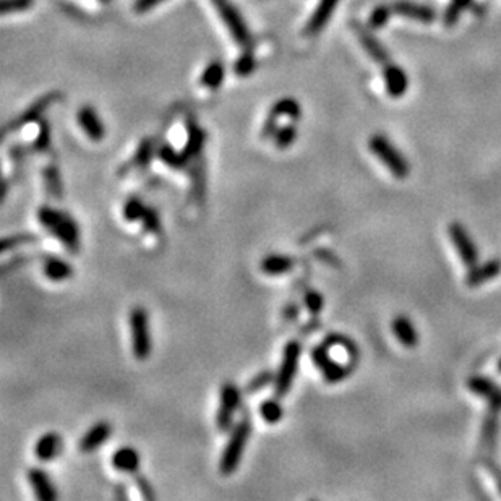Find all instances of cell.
Returning a JSON list of instances; mask_svg holds the SVG:
<instances>
[{"instance_id": "6da1fadb", "label": "cell", "mask_w": 501, "mask_h": 501, "mask_svg": "<svg viewBox=\"0 0 501 501\" xmlns=\"http://www.w3.org/2000/svg\"><path fill=\"white\" fill-rule=\"evenodd\" d=\"M39 224L51 232L71 254L80 250V227L76 221L65 211L54 206H41L36 213Z\"/></svg>"}, {"instance_id": "7a4b0ae2", "label": "cell", "mask_w": 501, "mask_h": 501, "mask_svg": "<svg viewBox=\"0 0 501 501\" xmlns=\"http://www.w3.org/2000/svg\"><path fill=\"white\" fill-rule=\"evenodd\" d=\"M252 435V417L248 412H243L236 425L232 428L231 436L224 446L223 454L219 459V472L223 476H231L237 471L238 464L243 456V449L248 443V438Z\"/></svg>"}, {"instance_id": "3957f363", "label": "cell", "mask_w": 501, "mask_h": 501, "mask_svg": "<svg viewBox=\"0 0 501 501\" xmlns=\"http://www.w3.org/2000/svg\"><path fill=\"white\" fill-rule=\"evenodd\" d=\"M368 148L370 151L373 153V156H377L378 159L383 162V166H385L396 179L403 180L410 174L409 161L405 159L403 153H401L398 148L390 142V138L385 137V135L380 133L372 135L368 140Z\"/></svg>"}, {"instance_id": "277c9868", "label": "cell", "mask_w": 501, "mask_h": 501, "mask_svg": "<svg viewBox=\"0 0 501 501\" xmlns=\"http://www.w3.org/2000/svg\"><path fill=\"white\" fill-rule=\"evenodd\" d=\"M300 355L302 344L297 339L289 341L284 346L282 360L279 364L276 378H274V392H276L278 398H284L291 391L292 383L296 380L297 370H299L300 365Z\"/></svg>"}, {"instance_id": "5b68a950", "label": "cell", "mask_w": 501, "mask_h": 501, "mask_svg": "<svg viewBox=\"0 0 501 501\" xmlns=\"http://www.w3.org/2000/svg\"><path fill=\"white\" fill-rule=\"evenodd\" d=\"M130 333H132V352L135 359L143 362L151 354L150 317L143 307H135L129 313Z\"/></svg>"}, {"instance_id": "8992f818", "label": "cell", "mask_w": 501, "mask_h": 501, "mask_svg": "<svg viewBox=\"0 0 501 501\" xmlns=\"http://www.w3.org/2000/svg\"><path fill=\"white\" fill-rule=\"evenodd\" d=\"M242 392L232 381H225L219 390V408L216 412V427L219 432L231 430L234 425V415L241 408Z\"/></svg>"}, {"instance_id": "52a82bcc", "label": "cell", "mask_w": 501, "mask_h": 501, "mask_svg": "<svg viewBox=\"0 0 501 501\" xmlns=\"http://www.w3.org/2000/svg\"><path fill=\"white\" fill-rule=\"evenodd\" d=\"M216 10H218L219 16L223 18L225 28L229 30V33L234 39H236L237 44H241L242 47H248L252 43V34L248 31V26L243 21V18L236 7L232 5L231 0H211Z\"/></svg>"}, {"instance_id": "ba28073f", "label": "cell", "mask_w": 501, "mask_h": 501, "mask_svg": "<svg viewBox=\"0 0 501 501\" xmlns=\"http://www.w3.org/2000/svg\"><path fill=\"white\" fill-rule=\"evenodd\" d=\"M311 359H313L315 365H317L320 372H322L324 380L329 383L344 380L346 377H349L352 373V365H344L337 362V360H334L331 350L328 349V346L324 344V342L318 347H315L313 352H311Z\"/></svg>"}, {"instance_id": "9c48e42d", "label": "cell", "mask_w": 501, "mask_h": 501, "mask_svg": "<svg viewBox=\"0 0 501 501\" xmlns=\"http://www.w3.org/2000/svg\"><path fill=\"white\" fill-rule=\"evenodd\" d=\"M448 234L463 263L467 268L476 266L478 263V248L467 229L461 223H451L448 225Z\"/></svg>"}, {"instance_id": "30bf717a", "label": "cell", "mask_w": 501, "mask_h": 501, "mask_svg": "<svg viewBox=\"0 0 501 501\" xmlns=\"http://www.w3.org/2000/svg\"><path fill=\"white\" fill-rule=\"evenodd\" d=\"M501 273V260L493 258L485 261V263L476 265L472 268H469V273L466 274V282L467 287H480L484 284L490 282L491 279H495L496 276H500Z\"/></svg>"}, {"instance_id": "8fae6325", "label": "cell", "mask_w": 501, "mask_h": 501, "mask_svg": "<svg viewBox=\"0 0 501 501\" xmlns=\"http://www.w3.org/2000/svg\"><path fill=\"white\" fill-rule=\"evenodd\" d=\"M28 482L34 491V496L41 501H56L57 490L49 474L41 467H33L28 471Z\"/></svg>"}, {"instance_id": "7c38bea8", "label": "cell", "mask_w": 501, "mask_h": 501, "mask_svg": "<svg viewBox=\"0 0 501 501\" xmlns=\"http://www.w3.org/2000/svg\"><path fill=\"white\" fill-rule=\"evenodd\" d=\"M354 30H355V34H357V38L360 41V44H362L364 49H365V52H367L368 56L372 57L373 62H377V64H381V65L390 64V62H391L390 54H388L386 49L383 47V44L380 43V41L375 38V36L370 33L367 28H364L362 25L354 23Z\"/></svg>"}, {"instance_id": "4fadbf2b", "label": "cell", "mask_w": 501, "mask_h": 501, "mask_svg": "<svg viewBox=\"0 0 501 501\" xmlns=\"http://www.w3.org/2000/svg\"><path fill=\"white\" fill-rule=\"evenodd\" d=\"M112 427L107 421H99L94 423V425L89 428V430L81 436L80 440V451L81 453H94L99 446L107 443V440L111 438Z\"/></svg>"}, {"instance_id": "5bb4252c", "label": "cell", "mask_w": 501, "mask_h": 501, "mask_svg": "<svg viewBox=\"0 0 501 501\" xmlns=\"http://www.w3.org/2000/svg\"><path fill=\"white\" fill-rule=\"evenodd\" d=\"M383 80H385L386 93L391 98H401L408 93L409 89V78L404 69H401L396 64H386L383 69Z\"/></svg>"}, {"instance_id": "9a60e30c", "label": "cell", "mask_w": 501, "mask_h": 501, "mask_svg": "<svg viewBox=\"0 0 501 501\" xmlns=\"http://www.w3.org/2000/svg\"><path fill=\"white\" fill-rule=\"evenodd\" d=\"M337 3H339V0H320L315 12L311 13L310 20L307 21L304 30L305 36H317L328 25V21L331 20Z\"/></svg>"}, {"instance_id": "2e32d148", "label": "cell", "mask_w": 501, "mask_h": 501, "mask_svg": "<svg viewBox=\"0 0 501 501\" xmlns=\"http://www.w3.org/2000/svg\"><path fill=\"white\" fill-rule=\"evenodd\" d=\"M467 388L474 392V394L489 401V404L493 409H501V388L496 385L495 381H491L485 377H478L477 375V377L469 378Z\"/></svg>"}, {"instance_id": "e0dca14e", "label": "cell", "mask_w": 501, "mask_h": 501, "mask_svg": "<svg viewBox=\"0 0 501 501\" xmlns=\"http://www.w3.org/2000/svg\"><path fill=\"white\" fill-rule=\"evenodd\" d=\"M62 446H64L62 436L57 432H47L34 443V456L39 461L49 463L60 454Z\"/></svg>"}, {"instance_id": "ac0fdd59", "label": "cell", "mask_w": 501, "mask_h": 501, "mask_svg": "<svg viewBox=\"0 0 501 501\" xmlns=\"http://www.w3.org/2000/svg\"><path fill=\"white\" fill-rule=\"evenodd\" d=\"M392 12L398 13V15H403L405 18H410V20L421 21V23L430 25L435 21L436 13L433 8L427 5H421V3L415 2H408V0H401V2H396L392 5Z\"/></svg>"}, {"instance_id": "d6986e66", "label": "cell", "mask_w": 501, "mask_h": 501, "mask_svg": "<svg viewBox=\"0 0 501 501\" xmlns=\"http://www.w3.org/2000/svg\"><path fill=\"white\" fill-rule=\"evenodd\" d=\"M78 122L80 127L87 133V137L91 140V142H101L106 135V129H104L101 119L96 114V111L93 107L85 106L78 111Z\"/></svg>"}, {"instance_id": "ffe728a7", "label": "cell", "mask_w": 501, "mask_h": 501, "mask_svg": "<svg viewBox=\"0 0 501 501\" xmlns=\"http://www.w3.org/2000/svg\"><path fill=\"white\" fill-rule=\"evenodd\" d=\"M392 334H394L396 339L399 341L401 346H404L405 349H414L419 344V333L417 328L414 326V323L405 317V315H398L394 320H392Z\"/></svg>"}, {"instance_id": "44dd1931", "label": "cell", "mask_w": 501, "mask_h": 501, "mask_svg": "<svg viewBox=\"0 0 501 501\" xmlns=\"http://www.w3.org/2000/svg\"><path fill=\"white\" fill-rule=\"evenodd\" d=\"M111 463L117 471L125 474H137L140 467V453L133 446H122L112 454Z\"/></svg>"}, {"instance_id": "7402d4cb", "label": "cell", "mask_w": 501, "mask_h": 501, "mask_svg": "<svg viewBox=\"0 0 501 501\" xmlns=\"http://www.w3.org/2000/svg\"><path fill=\"white\" fill-rule=\"evenodd\" d=\"M260 269L266 276H281V274H287L294 269V260L287 255L269 254L261 260Z\"/></svg>"}, {"instance_id": "603a6c76", "label": "cell", "mask_w": 501, "mask_h": 501, "mask_svg": "<svg viewBox=\"0 0 501 501\" xmlns=\"http://www.w3.org/2000/svg\"><path fill=\"white\" fill-rule=\"evenodd\" d=\"M44 274L52 282H62L67 281L74 276V266H71L67 260L58 258V256H47L43 265Z\"/></svg>"}, {"instance_id": "cb8c5ba5", "label": "cell", "mask_w": 501, "mask_h": 501, "mask_svg": "<svg viewBox=\"0 0 501 501\" xmlns=\"http://www.w3.org/2000/svg\"><path fill=\"white\" fill-rule=\"evenodd\" d=\"M56 99H57V94H56V93L47 94V96L39 98L38 101H34L33 104H31V106L28 107V109H26V111L23 112V115H21L20 119H18V120L15 122V124H16L15 127H21V125H26V124H30V122L38 120L39 117L43 115V112L46 111L47 107L51 106V104H52L54 101H56Z\"/></svg>"}, {"instance_id": "d4e9b609", "label": "cell", "mask_w": 501, "mask_h": 501, "mask_svg": "<svg viewBox=\"0 0 501 501\" xmlns=\"http://www.w3.org/2000/svg\"><path fill=\"white\" fill-rule=\"evenodd\" d=\"M203 144H205V132L198 127L195 122H190L188 124V135H187V143L183 146V153L187 157H193L200 155L203 150Z\"/></svg>"}, {"instance_id": "484cf974", "label": "cell", "mask_w": 501, "mask_h": 501, "mask_svg": "<svg viewBox=\"0 0 501 501\" xmlns=\"http://www.w3.org/2000/svg\"><path fill=\"white\" fill-rule=\"evenodd\" d=\"M224 75H225V69L221 62L214 60L211 62L210 65L206 67L205 71L201 75V85L208 89H218L224 81Z\"/></svg>"}, {"instance_id": "4316f807", "label": "cell", "mask_w": 501, "mask_h": 501, "mask_svg": "<svg viewBox=\"0 0 501 501\" xmlns=\"http://www.w3.org/2000/svg\"><path fill=\"white\" fill-rule=\"evenodd\" d=\"M269 114L276 115V117H289V119L297 120L300 119L302 115V109H300V104L292 98H282L274 104L273 109H271Z\"/></svg>"}, {"instance_id": "83f0119b", "label": "cell", "mask_w": 501, "mask_h": 501, "mask_svg": "<svg viewBox=\"0 0 501 501\" xmlns=\"http://www.w3.org/2000/svg\"><path fill=\"white\" fill-rule=\"evenodd\" d=\"M44 185H46V190L52 198H62L64 195V187H62V179L60 172L56 166H47L43 172Z\"/></svg>"}, {"instance_id": "f1b7e54d", "label": "cell", "mask_w": 501, "mask_h": 501, "mask_svg": "<svg viewBox=\"0 0 501 501\" xmlns=\"http://www.w3.org/2000/svg\"><path fill=\"white\" fill-rule=\"evenodd\" d=\"M159 157L166 162V166L172 167V169H183L188 159L183 151L174 150L170 144H162L159 148Z\"/></svg>"}, {"instance_id": "f546056e", "label": "cell", "mask_w": 501, "mask_h": 501, "mask_svg": "<svg viewBox=\"0 0 501 501\" xmlns=\"http://www.w3.org/2000/svg\"><path fill=\"white\" fill-rule=\"evenodd\" d=\"M260 415L263 417L265 422L274 425V423H278L282 419L284 415L282 405L278 399H266L260 405Z\"/></svg>"}, {"instance_id": "4dcf8cb0", "label": "cell", "mask_w": 501, "mask_h": 501, "mask_svg": "<svg viewBox=\"0 0 501 501\" xmlns=\"http://www.w3.org/2000/svg\"><path fill=\"white\" fill-rule=\"evenodd\" d=\"M144 210H146V206L138 197H130L122 208V214H124V219L127 223H135V221H142Z\"/></svg>"}, {"instance_id": "1f68e13d", "label": "cell", "mask_w": 501, "mask_h": 501, "mask_svg": "<svg viewBox=\"0 0 501 501\" xmlns=\"http://www.w3.org/2000/svg\"><path fill=\"white\" fill-rule=\"evenodd\" d=\"M153 153H155V146H153L151 140H143L140 143L137 153H135L132 166L137 167V169H146L153 159Z\"/></svg>"}, {"instance_id": "d6a6232c", "label": "cell", "mask_w": 501, "mask_h": 501, "mask_svg": "<svg viewBox=\"0 0 501 501\" xmlns=\"http://www.w3.org/2000/svg\"><path fill=\"white\" fill-rule=\"evenodd\" d=\"M274 378H276V375L271 373L269 370L260 372L258 375H255V377L252 378L250 381H248V385L245 386V391L248 392V394H254V392H258L261 390H265L266 386L274 385Z\"/></svg>"}, {"instance_id": "836d02e7", "label": "cell", "mask_w": 501, "mask_h": 501, "mask_svg": "<svg viewBox=\"0 0 501 501\" xmlns=\"http://www.w3.org/2000/svg\"><path fill=\"white\" fill-rule=\"evenodd\" d=\"M273 138H274V144H276L279 150H286V148H289L292 143L296 142L297 129L294 127V125H286V127L278 129Z\"/></svg>"}, {"instance_id": "e575fe53", "label": "cell", "mask_w": 501, "mask_h": 501, "mask_svg": "<svg viewBox=\"0 0 501 501\" xmlns=\"http://www.w3.org/2000/svg\"><path fill=\"white\" fill-rule=\"evenodd\" d=\"M304 304L305 309L309 310V313L317 317V315L322 313L324 307V297L318 291H315V289H309L304 296Z\"/></svg>"}, {"instance_id": "d590c367", "label": "cell", "mask_w": 501, "mask_h": 501, "mask_svg": "<svg viewBox=\"0 0 501 501\" xmlns=\"http://www.w3.org/2000/svg\"><path fill=\"white\" fill-rule=\"evenodd\" d=\"M391 13H392V7H386V5L377 7L372 13H370L368 25L372 26L373 30L383 28V26H386L388 21H390Z\"/></svg>"}, {"instance_id": "8d00e7d4", "label": "cell", "mask_w": 501, "mask_h": 501, "mask_svg": "<svg viewBox=\"0 0 501 501\" xmlns=\"http://www.w3.org/2000/svg\"><path fill=\"white\" fill-rule=\"evenodd\" d=\"M38 238H36V236H33V234H15V236H10V237H5L2 241V252L5 254V252L12 250V248H16V247H21V245H28V243H34Z\"/></svg>"}, {"instance_id": "74e56055", "label": "cell", "mask_w": 501, "mask_h": 501, "mask_svg": "<svg viewBox=\"0 0 501 501\" xmlns=\"http://www.w3.org/2000/svg\"><path fill=\"white\" fill-rule=\"evenodd\" d=\"M142 223L148 232L155 234V236L161 232V219L155 208L146 206V210H144V213L142 216Z\"/></svg>"}, {"instance_id": "f35d334b", "label": "cell", "mask_w": 501, "mask_h": 501, "mask_svg": "<svg viewBox=\"0 0 501 501\" xmlns=\"http://www.w3.org/2000/svg\"><path fill=\"white\" fill-rule=\"evenodd\" d=\"M234 70L238 76H248L252 71L255 70V58L252 56V52L245 51L241 57L237 58L236 65H234Z\"/></svg>"}, {"instance_id": "ab89813d", "label": "cell", "mask_w": 501, "mask_h": 501, "mask_svg": "<svg viewBox=\"0 0 501 501\" xmlns=\"http://www.w3.org/2000/svg\"><path fill=\"white\" fill-rule=\"evenodd\" d=\"M33 5V0H2V13L25 12Z\"/></svg>"}, {"instance_id": "60d3db41", "label": "cell", "mask_w": 501, "mask_h": 501, "mask_svg": "<svg viewBox=\"0 0 501 501\" xmlns=\"http://www.w3.org/2000/svg\"><path fill=\"white\" fill-rule=\"evenodd\" d=\"M135 485H137L140 493L143 495V498L155 500V491H153V487H151L150 482L146 480V477H143V476H140V474H137V476H135Z\"/></svg>"}, {"instance_id": "b9f144b4", "label": "cell", "mask_w": 501, "mask_h": 501, "mask_svg": "<svg viewBox=\"0 0 501 501\" xmlns=\"http://www.w3.org/2000/svg\"><path fill=\"white\" fill-rule=\"evenodd\" d=\"M461 13L463 12L459 10V8H456L454 5H451V3H449L448 8H446V10H445V15H443L445 25L448 26V28H453V26L456 23H458V20H459V16H461Z\"/></svg>"}, {"instance_id": "7bdbcfd3", "label": "cell", "mask_w": 501, "mask_h": 501, "mask_svg": "<svg viewBox=\"0 0 501 501\" xmlns=\"http://www.w3.org/2000/svg\"><path fill=\"white\" fill-rule=\"evenodd\" d=\"M276 130H278V117L269 114L268 119L265 120V125H263V130H261V135H263L265 138L274 137Z\"/></svg>"}, {"instance_id": "ee69618b", "label": "cell", "mask_w": 501, "mask_h": 501, "mask_svg": "<svg viewBox=\"0 0 501 501\" xmlns=\"http://www.w3.org/2000/svg\"><path fill=\"white\" fill-rule=\"evenodd\" d=\"M162 2H164V0H137V2H135V12L146 13Z\"/></svg>"}, {"instance_id": "f6af8a7d", "label": "cell", "mask_w": 501, "mask_h": 501, "mask_svg": "<svg viewBox=\"0 0 501 501\" xmlns=\"http://www.w3.org/2000/svg\"><path fill=\"white\" fill-rule=\"evenodd\" d=\"M49 137H51L49 127L46 124H43V127H41V132L38 135V140H36V148H38L39 151L46 150V148L49 146Z\"/></svg>"}, {"instance_id": "bcb514c9", "label": "cell", "mask_w": 501, "mask_h": 501, "mask_svg": "<svg viewBox=\"0 0 501 501\" xmlns=\"http://www.w3.org/2000/svg\"><path fill=\"white\" fill-rule=\"evenodd\" d=\"M299 313H300L299 305H297V304H289V305L284 307L282 317H284V320H286V322L291 323V322H296L297 317H299Z\"/></svg>"}, {"instance_id": "7dc6e473", "label": "cell", "mask_w": 501, "mask_h": 501, "mask_svg": "<svg viewBox=\"0 0 501 501\" xmlns=\"http://www.w3.org/2000/svg\"><path fill=\"white\" fill-rule=\"evenodd\" d=\"M451 5H454L456 8L464 12L466 8H469L472 5V0H451Z\"/></svg>"}, {"instance_id": "c3c4849f", "label": "cell", "mask_w": 501, "mask_h": 501, "mask_svg": "<svg viewBox=\"0 0 501 501\" xmlns=\"http://www.w3.org/2000/svg\"><path fill=\"white\" fill-rule=\"evenodd\" d=\"M498 370H500V373H501V359H500V362H498Z\"/></svg>"}, {"instance_id": "681fc988", "label": "cell", "mask_w": 501, "mask_h": 501, "mask_svg": "<svg viewBox=\"0 0 501 501\" xmlns=\"http://www.w3.org/2000/svg\"><path fill=\"white\" fill-rule=\"evenodd\" d=\"M102 2H109V0H102Z\"/></svg>"}]
</instances>
